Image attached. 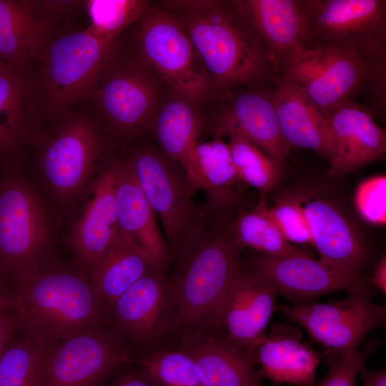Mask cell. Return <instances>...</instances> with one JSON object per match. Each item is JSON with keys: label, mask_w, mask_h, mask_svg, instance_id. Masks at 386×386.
I'll use <instances>...</instances> for the list:
<instances>
[{"label": "cell", "mask_w": 386, "mask_h": 386, "mask_svg": "<svg viewBox=\"0 0 386 386\" xmlns=\"http://www.w3.org/2000/svg\"><path fill=\"white\" fill-rule=\"evenodd\" d=\"M163 4L184 24L214 94L247 84L273 83L279 77L268 48L234 1Z\"/></svg>", "instance_id": "1"}, {"label": "cell", "mask_w": 386, "mask_h": 386, "mask_svg": "<svg viewBox=\"0 0 386 386\" xmlns=\"http://www.w3.org/2000/svg\"><path fill=\"white\" fill-rule=\"evenodd\" d=\"M14 286L18 330L41 350L109 320L108 305L79 269L45 266Z\"/></svg>", "instance_id": "2"}, {"label": "cell", "mask_w": 386, "mask_h": 386, "mask_svg": "<svg viewBox=\"0 0 386 386\" xmlns=\"http://www.w3.org/2000/svg\"><path fill=\"white\" fill-rule=\"evenodd\" d=\"M198 227L173 252L169 278L174 323L185 335L209 326L215 308L242 261V248L224 220Z\"/></svg>", "instance_id": "3"}, {"label": "cell", "mask_w": 386, "mask_h": 386, "mask_svg": "<svg viewBox=\"0 0 386 386\" xmlns=\"http://www.w3.org/2000/svg\"><path fill=\"white\" fill-rule=\"evenodd\" d=\"M323 112L338 102L362 96L374 114L386 111V49L353 44L306 48L280 71Z\"/></svg>", "instance_id": "4"}, {"label": "cell", "mask_w": 386, "mask_h": 386, "mask_svg": "<svg viewBox=\"0 0 386 386\" xmlns=\"http://www.w3.org/2000/svg\"><path fill=\"white\" fill-rule=\"evenodd\" d=\"M115 40L99 39L86 29L59 34L44 49L34 74L36 111L58 121L90 100Z\"/></svg>", "instance_id": "5"}, {"label": "cell", "mask_w": 386, "mask_h": 386, "mask_svg": "<svg viewBox=\"0 0 386 386\" xmlns=\"http://www.w3.org/2000/svg\"><path fill=\"white\" fill-rule=\"evenodd\" d=\"M164 85L135 49L119 51L115 41L89 101L106 131L129 139L150 129Z\"/></svg>", "instance_id": "6"}, {"label": "cell", "mask_w": 386, "mask_h": 386, "mask_svg": "<svg viewBox=\"0 0 386 386\" xmlns=\"http://www.w3.org/2000/svg\"><path fill=\"white\" fill-rule=\"evenodd\" d=\"M0 180V273L16 284L45 267L51 229L45 209L17 173Z\"/></svg>", "instance_id": "7"}, {"label": "cell", "mask_w": 386, "mask_h": 386, "mask_svg": "<svg viewBox=\"0 0 386 386\" xmlns=\"http://www.w3.org/2000/svg\"><path fill=\"white\" fill-rule=\"evenodd\" d=\"M137 22L135 51L164 84L199 105L207 100L210 80L182 21L150 4Z\"/></svg>", "instance_id": "8"}, {"label": "cell", "mask_w": 386, "mask_h": 386, "mask_svg": "<svg viewBox=\"0 0 386 386\" xmlns=\"http://www.w3.org/2000/svg\"><path fill=\"white\" fill-rule=\"evenodd\" d=\"M125 157L161 221L172 253L207 222L203 207L194 202L195 189L183 167L157 146L140 145Z\"/></svg>", "instance_id": "9"}, {"label": "cell", "mask_w": 386, "mask_h": 386, "mask_svg": "<svg viewBox=\"0 0 386 386\" xmlns=\"http://www.w3.org/2000/svg\"><path fill=\"white\" fill-rule=\"evenodd\" d=\"M89 112L79 107L58 120L41 149L39 165L44 177L63 200L80 191L105 154V130Z\"/></svg>", "instance_id": "10"}, {"label": "cell", "mask_w": 386, "mask_h": 386, "mask_svg": "<svg viewBox=\"0 0 386 386\" xmlns=\"http://www.w3.org/2000/svg\"><path fill=\"white\" fill-rule=\"evenodd\" d=\"M376 291L367 284L341 300L277 308L325 351L344 352L358 349L369 332L385 325L386 310L375 302Z\"/></svg>", "instance_id": "11"}, {"label": "cell", "mask_w": 386, "mask_h": 386, "mask_svg": "<svg viewBox=\"0 0 386 386\" xmlns=\"http://www.w3.org/2000/svg\"><path fill=\"white\" fill-rule=\"evenodd\" d=\"M129 360L116 333L89 330L41 350L39 386H97Z\"/></svg>", "instance_id": "12"}, {"label": "cell", "mask_w": 386, "mask_h": 386, "mask_svg": "<svg viewBox=\"0 0 386 386\" xmlns=\"http://www.w3.org/2000/svg\"><path fill=\"white\" fill-rule=\"evenodd\" d=\"M212 117L214 136L241 137L285 162L291 147L281 133L274 102V82L255 83L217 93Z\"/></svg>", "instance_id": "13"}, {"label": "cell", "mask_w": 386, "mask_h": 386, "mask_svg": "<svg viewBox=\"0 0 386 386\" xmlns=\"http://www.w3.org/2000/svg\"><path fill=\"white\" fill-rule=\"evenodd\" d=\"M251 271L270 285L277 295L292 302V306L312 303L319 297L345 291L348 294L367 283L360 273L347 271L314 259L304 253L254 257Z\"/></svg>", "instance_id": "14"}, {"label": "cell", "mask_w": 386, "mask_h": 386, "mask_svg": "<svg viewBox=\"0 0 386 386\" xmlns=\"http://www.w3.org/2000/svg\"><path fill=\"white\" fill-rule=\"evenodd\" d=\"M310 46L353 44L386 49V1L304 0Z\"/></svg>", "instance_id": "15"}, {"label": "cell", "mask_w": 386, "mask_h": 386, "mask_svg": "<svg viewBox=\"0 0 386 386\" xmlns=\"http://www.w3.org/2000/svg\"><path fill=\"white\" fill-rule=\"evenodd\" d=\"M277 296L270 285L242 262L208 327L217 328L219 335L252 355L255 345L266 335Z\"/></svg>", "instance_id": "16"}, {"label": "cell", "mask_w": 386, "mask_h": 386, "mask_svg": "<svg viewBox=\"0 0 386 386\" xmlns=\"http://www.w3.org/2000/svg\"><path fill=\"white\" fill-rule=\"evenodd\" d=\"M322 112L332 137L329 176L352 172L385 157V132L365 105L348 98Z\"/></svg>", "instance_id": "17"}, {"label": "cell", "mask_w": 386, "mask_h": 386, "mask_svg": "<svg viewBox=\"0 0 386 386\" xmlns=\"http://www.w3.org/2000/svg\"><path fill=\"white\" fill-rule=\"evenodd\" d=\"M306 217L320 260L360 273L366 247L357 225L339 203L323 193L302 191L296 195Z\"/></svg>", "instance_id": "18"}, {"label": "cell", "mask_w": 386, "mask_h": 386, "mask_svg": "<svg viewBox=\"0 0 386 386\" xmlns=\"http://www.w3.org/2000/svg\"><path fill=\"white\" fill-rule=\"evenodd\" d=\"M118 332L137 342L153 340L174 322L169 278L154 267L109 307Z\"/></svg>", "instance_id": "19"}, {"label": "cell", "mask_w": 386, "mask_h": 386, "mask_svg": "<svg viewBox=\"0 0 386 386\" xmlns=\"http://www.w3.org/2000/svg\"><path fill=\"white\" fill-rule=\"evenodd\" d=\"M116 159L108 162L91 186L90 199L69 237L79 269L90 272L111 247L119 231L115 207Z\"/></svg>", "instance_id": "20"}, {"label": "cell", "mask_w": 386, "mask_h": 386, "mask_svg": "<svg viewBox=\"0 0 386 386\" xmlns=\"http://www.w3.org/2000/svg\"><path fill=\"white\" fill-rule=\"evenodd\" d=\"M34 74L0 61V163L14 164L22 149L40 134Z\"/></svg>", "instance_id": "21"}, {"label": "cell", "mask_w": 386, "mask_h": 386, "mask_svg": "<svg viewBox=\"0 0 386 386\" xmlns=\"http://www.w3.org/2000/svg\"><path fill=\"white\" fill-rule=\"evenodd\" d=\"M281 70L310 45L304 0H234Z\"/></svg>", "instance_id": "22"}, {"label": "cell", "mask_w": 386, "mask_h": 386, "mask_svg": "<svg viewBox=\"0 0 386 386\" xmlns=\"http://www.w3.org/2000/svg\"><path fill=\"white\" fill-rule=\"evenodd\" d=\"M115 207L119 232L145 249L155 265L166 269L171 252L126 157L116 159Z\"/></svg>", "instance_id": "23"}, {"label": "cell", "mask_w": 386, "mask_h": 386, "mask_svg": "<svg viewBox=\"0 0 386 386\" xmlns=\"http://www.w3.org/2000/svg\"><path fill=\"white\" fill-rule=\"evenodd\" d=\"M185 335L182 349L193 360L203 386H262L247 350L219 334Z\"/></svg>", "instance_id": "24"}, {"label": "cell", "mask_w": 386, "mask_h": 386, "mask_svg": "<svg viewBox=\"0 0 386 386\" xmlns=\"http://www.w3.org/2000/svg\"><path fill=\"white\" fill-rule=\"evenodd\" d=\"M259 375L273 383L312 386L321 355L293 327L277 325L252 351Z\"/></svg>", "instance_id": "25"}, {"label": "cell", "mask_w": 386, "mask_h": 386, "mask_svg": "<svg viewBox=\"0 0 386 386\" xmlns=\"http://www.w3.org/2000/svg\"><path fill=\"white\" fill-rule=\"evenodd\" d=\"M54 26L31 1L0 0V61L18 69L30 68L59 35Z\"/></svg>", "instance_id": "26"}, {"label": "cell", "mask_w": 386, "mask_h": 386, "mask_svg": "<svg viewBox=\"0 0 386 386\" xmlns=\"http://www.w3.org/2000/svg\"><path fill=\"white\" fill-rule=\"evenodd\" d=\"M170 94L163 99L150 130L159 147L183 167L192 185L195 150L207 122L199 104L171 90Z\"/></svg>", "instance_id": "27"}, {"label": "cell", "mask_w": 386, "mask_h": 386, "mask_svg": "<svg viewBox=\"0 0 386 386\" xmlns=\"http://www.w3.org/2000/svg\"><path fill=\"white\" fill-rule=\"evenodd\" d=\"M274 102L282 137L291 147L311 149L330 157L332 137L322 112L305 92L290 81H274Z\"/></svg>", "instance_id": "28"}, {"label": "cell", "mask_w": 386, "mask_h": 386, "mask_svg": "<svg viewBox=\"0 0 386 386\" xmlns=\"http://www.w3.org/2000/svg\"><path fill=\"white\" fill-rule=\"evenodd\" d=\"M197 171L194 189L203 190L206 197L203 210L207 219H225L242 201L239 184L242 182L235 169L231 153L222 137L214 136L199 142L195 150Z\"/></svg>", "instance_id": "29"}, {"label": "cell", "mask_w": 386, "mask_h": 386, "mask_svg": "<svg viewBox=\"0 0 386 386\" xmlns=\"http://www.w3.org/2000/svg\"><path fill=\"white\" fill-rule=\"evenodd\" d=\"M154 267H157L149 254L128 236L119 232L88 277L92 287L109 308L122 294Z\"/></svg>", "instance_id": "30"}, {"label": "cell", "mask_w": 386, "mask_h": 386, "mask_svg": "<svg viewBox=\"0 0 386 386\" xmlns=\"http://www.w3.org/2000/svg\"><path fill=\"white\" fill-rule=\"evenodd\" d=\"M229 229L242 249L249 247L270 257L303 253L284 237L270 215L265 198H260L252 209L240 212Z\"/></svg>", "instance_id": "31"}, {"label": "cell", "mask_w": 386, "mask_h": 386, "mask_svg": "<svg viewBox=\"0 0 386 386\" xmlns=\"http://www.w3.org/2000/svg\"><path fill=\"white\" fill-rule=\"evenodd\" d=\"M227 145L239 179L258 190L260 198L266 199L279 183L284 162L239 137H229Z\"/></svg>", "instance_id": "32"}, {"label": "cell", "mask_w": 386, "mask_h": 386, "mask_svg": "<svg viewBox=\"0 0 386 386\" xmlns=\"http://www.w3.org/2000/svg\"><path fill=\"white\" fill-rule=\"evenodd\" d=\"M150 4L143 0L85 1L90 21L86 30L99 39L115 40L123 30L142 17Z\"/></svg>", "instance_id": "33"}, {"label": "cell", "mask_w": 386, "mask_h": 386, "mask_svg": "<svg viewBox=\"0 0 386 386\" xmlns=\"http://www.w3.org/2000/svg\"><path fill=\"white\" fill-rule=\"evenodd\" d=\"M41 355L23 336L9 344L0 358V386H39Z\"/></svg>", "instance_id": "34"}, {"label": "cell", "mask_w": 386, "mask_h": 386, "mask_svg": "<svg viewBox=\"0 0 386 386\" xmlns=\"http://www.w3.org/2000/svg\"><path fill=\"white\" fill-rule=\"evenodd\" d=\"M140 364L158 386H203L193 360L183 349L156 353Z\"/></svg>", "instance_id": "35"}, {"label": "cell", "mask_w": 386, "mask_h": 386, "mask_svg": "<svg viewBox=\"0 0 386 386\" xmlns=\"http://www.w3.org/2000/svg\"><path fill=\"white\" fill-rule=\"evenodd\" d=\"M377 346V342L372 341L361 351L358 349L344 352L325 351L323 357L327 373L318 383L320 386H356L360 371Z\"/></svg>", "instance_id": "36"}, {"label": "cell", "mask_w": 386, "mask_h": 386, "mask_svg": "<svg viewBox=\"0 0 386 386\" xmlns=\"http://www.w3.org/2000/svg\"><path fill=\"white\" fill-rule=\"evenodd\" d=\"M284 237L292 244H312L306 217L297 196L284 197L269 208Z\"/></svg>", "instance_id": "37"}, {"label": "cell", "mask_w": 386, "mask_h": 386, "mask_svg": "<svg viewBox=\"0 0 386 386\" xmlns=\"http://www.w3.org/2000/svg\"><path fill=\"white\" fill-rule=\"evenodd\" d=\"M355 207L360 216L374 225L386 222V177L375 175L361 182L354 196Z\"/></svg>", "instance_id": "38"}, {"label": "cell", "mask_w": 386, "mask_h": 386, "mask_svg": "<svg viewBox=\"0 0 386 386\" xmlns=\"http://www.w3.org/2000/svg\"><path fill=\"white\" fill-rule=\"evenodd\" d=\"M31 2L41 15L53 23L76 13L85 4V1L71 0H41Z\"/></svg>", "instance_id": "39"}, {"label": "cell", "mask_w": 386, "mask_h": 386, "mask_svg": "<svg viewBox=\"0 0 386 386\" xmlns=\"http://www.w3.org/2000/svg\"><path fill=\"white\" fill-rule=\"evenodd\" d=\"M17 330L18 322L15 312L0 313V358Z\"/></svg>", "instance_id": "40"}, {"label": "cell", "mask_w": 386, "mask_h": 386, "mask_svg": "<svg viewBox=\"0 0 386 386\" xmlns=\"http://www.w3.org/2000/svg\"><path fill=\"white\" fill-rule=\"evenodd\" d=\"M16 294L14 283L0 273V313L15 312Z\"/></svg>", "instance_id": "41"}, {"label": "cell", "mask_w": 386, "mask_h": 386, "mask_svg": "<svg viewBox=\"0 0 386 386\" xmlns=\"http://www.w3.org/2000/svg\"><path fill=\"white\" fill-rule=\"evenodd\" d=\"M367 283L386 295V257L382 256L377 262L372 274L365 279Z\"/></svg>", "instance_id": "42"}, {"label": "cell", "mask_w": 386, "mask_h": 386, "mask_svg": "<svg viewBox=\"0 0 386 386\" xmlns=\"http://www.w3.org/2000/svg\"><path fill=\"white\" fill-rule=\"evenodd\" d=\"M359 375L363 386H386V371L370 370L364 366L360 371Z\"/></svg>", "instance_id": "43"}, {"label": "cell", "mask_w": 386, "mask_h": 386, "mask_svg": "<svg viewBox=\"0 0 386 386\" xmlns=\"http://www.w3.org/2000/svg\"><path fill=\"white\" fill-rule=\"evenodd\" d=\"M112 386H158L148 377L126 376L117 380Z\"/></svg>", "instance_id": "44"}, {"label": "cell", "mask_w": 386, "mask_h": 386, "mask_svg": "<svg viewBox=\"0 0 386 386\" xmlns=\"http://www.w3.org/2000/svg\"><path fill=\"white\" fill-rule=\"evenodd\" d=\"M312 386H320V385L317 384V385H313Z\"/></svg>", "instance_id": "45"}]
</instances>
